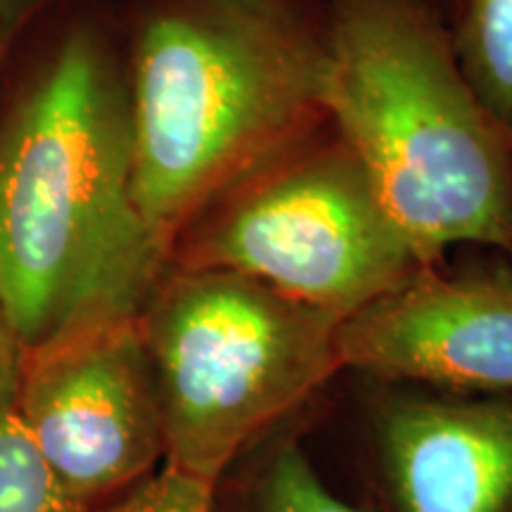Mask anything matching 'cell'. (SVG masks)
Instances as JSON below:
<instances>
[{
	"instance_id": "cell-1",
	"label": "cell",
	"mask_w": 512,
	"mask_h": 512,
	"mask_svg": "<svg viewBox=\"0 0 512 512\" xmlns=\"http://www.w3.org/2000/svg\"><path fill=\"white\" fill-rule=\"evenodd\" d=\"M169 264L133 188L117 0H55L0 88V309L50 347L138 320Z\"/></svg>"
},
{
	"instance_id": "cell-2",
	"label": "cell",
	"mask_w": 512,
	"mask_h": 512,
	"mask_svg": "<svg viewBox=\"0 0 512 512\" xmlns=\"http://www.w3.org/2000/svg\"><path fill=\"white\" fill-rule=\"evenodd\" d=\"M140 214L171 261L223 190L328 114L325 0H117Z\"/></svg>"
},
{
	"instance_id": "cell-3",
	"label": "cell",
	"mask_w": 512,
	"mask_h": 512,
	"mask_svg": "<svg viewBox=\"0 0 512 512\" xmlns=\"http://www.w3.org/2000/svg\"><path fill=\"white\" fill-rule=\"evenodd\" d=\"M330 124L422 266L512 252V133L460 69L427 0H325Z\"/></svg>"
},
{
	"instance_id": "cell-4",
	"label": "cell",
	"mask_w": 512,
	"mask_h": 512,
	"mask_svg": "<svg viewBox=\"0 0 512 512\" xmlns=\"http://www.w3.org/2000/svg\"><path fill=\"white\" fill-rule=\"evenodd\" d=\"M342 318L221 268H176L140 313L164 465L219 486L275 420L339 370Z\"/></svg>"
},
{
	"instance_id": "cell-5",
	"label": "cell",
	"mask_w": 512,
	"mask_h": 512,
	"mask_svg": "<svg viewBox=\"0 0 512 512\" xmlns=\"http://www.w3.org/2000/svg\"><path fill=\"white\" fill-rule=\"evenodd\" d=\"M176 268H221L347 318L422 266L330 121L214 197L171 247Z\"/></svg>"
},
{
	"instance_id": "cell-6",
	"label": "cell",
	"mask_w": 512,
	"mask_h": 512,
	"mask_svg": "<svg viewBox=\"0 0 512 512\" xmlns=\"http://www.w3.org/2000/svg\"><path fill=\"white\" fill-rule=\"evenodd\" d=\"M12 415L83 512L164 465L162 406L138 320L27 351Z\"/></svg>"
},
{
	"instance_id": "cell-7",
	"label": "cell",
	"mask_w": 512,
	"mask_h": 512,
	"mask_svg": "<svg viewBox=\"0 0 512 512\" xmlns=\"http://www.w3.org/2000/svg\"><path fill=\"white\" fill-rule=\"evenodd\" d=\"M339 366L382 380L512 394V266H420L339 323Z\"/></svg>"
},
{
	"instance_id": "cell-8",
	"label": "cell",
	"mask_w": 512,
	"mask_h": 512,
	"mask_svg": "<svg viewBox=\"0 0 512 512\" xmlns=\"http://www.w3.org/2000/svg\"><path fill=\"white\" fill-rule=\"evenodd\" d=\"M380 434L401 512H512V401H396Z\"/></svg>"
},
{
	"instance_id": "cell-9",
	"label": "cell",
	"mask_w": 512,
	"mask_h": 512,
	"mask_svg": "<svg viewBox=\"0 0 512 512\" xmlns=\"http://www.w3.org/2000/svg\"><path fill=\"white\" fill-rule=\"evenodd\" d=\"M448 31L472 91L512 133V0H458Z\"/></svg>"
},
{
	"instance_id": "cell-10",
	"label": "cell",
	"mask_w": 512,
	"mask_h": 512,
	"mask_svg": "<svg viewBox=\"0 0 512 512\" xmlns=\"http://www.w3.org/2000/svg\"><path fill=\"white\" fill-rule=\"evenodd\" d=\"M0 512H83L50 477L15 415L0 420Z\"/></svg>"
},
{
	"instance_id": "cell-11",
	"label": "cell",
	"mask_w": 512,
	"mask_h": 512,
	"mask_svg": "<svg viewBox=\"0 0 512 512\" xmlns=\"http://www.w3.org/2000/svg\"><path fill=\"white\" fill-rule=\"evenodd\" d=\"M264 505L266 512H361L320 479L297 446H285L275 456L266 477Z\"/></svg>"
},
{
	"instance_id": "cell-12",
	"label": "cell",
	"mask_w": 512,
	"mask_h": 512,
	"mask_svg": "<svg viewBox=\"0 0 512 512\" xmlns=\"http://www.w3.org/2000/svg\"><path fill=\"white\" fill-rule=\"evenodd\" d=\"M216 489L162 465L155 475L93 512H216Z\"/></svg>"
},
{
	"instance_id": "cell-13",
	"label": "cell",
	"mask_w": 512,
	"mask_h": 512,
	"mask_svg": "<svg viewBox=\"0 0 512 512\" xmlns=\"http://www.w3.org/2000/svg\"><path fill=\"white\" fill-rule=\"evenodd\" d=\"M55 0H0V88L29 31Z\"/></svg>"
},
{
	"instance_id": "cell-14",
	"label": "cell",
	"mask_w": 512,
	"mask_h": 512,
	"mask_svg": "<svg viewBox=\"0 0 512 512\" xmlns=\"http://www.w3.org/2000/svg\"><path fill=\"white\" fill-rule=\"evenodd\" d=\"M27 347L10 323L8 313L0 309V420L15 413L19 384L24 375Z\"/></svg>"
},
{
	"instance_id": "cell-15",
	"label": "cell",
	"mask_w": 512,
	"mask_h": 512,
	"mask_svg": "<svg viewBox=\"0 0 512 512\" xmlns=\"http://www.w3.org/2000/svg\"><path fill=\"white\" fill-rule=\"evenodd\" d=\"M427 3H432L434 8H439L446 15L448 22H451V15H453V10H456L458 0H427Z\"/></svg>"
},
{
	"instance_id": "cell-16",
	"label": "cell",
	"mask_w": 512,
	"mask_h": 512,
	"mask_svg": "<svg viewBox=\"0 0 512 512\" xmlns=\"http://www.w3.org/2000/svg\"><path fill=\"white\" fill-rule=\"evenodd\" d=\"M510 256H512V252H510Z\"/></svg>"
}]
</instances>
